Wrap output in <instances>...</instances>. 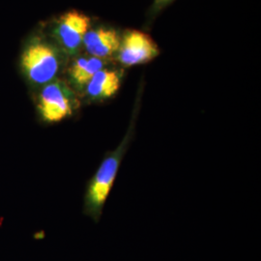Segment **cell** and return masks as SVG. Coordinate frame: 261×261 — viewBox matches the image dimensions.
Segmentation results:
<instances>
[{
    "instance_id": "obj_1",
    "label": "cell",
    "mask_w": 261,
    "mask_h": 261,
    "mask_svg": "<svg viewBox=\"0 0 261 261\" xmlns=\"http://www.w3.org/2000/svg\"><path fill=\"white\" fill-rule=\"evenodd\" d=\"M135 120L130 123L127 134L119 146L112 151L103 159L93 178L89 182L84 198V211L95 221H98L102 214L103 205L110 195L112 185L121 165L122 159L129 147L134 135Z\"/></svg>"
},
{
    "instance_id": "obj_7",
    "label": "cell",
    "mask_w": 261,
    "mask_h": 261,
    "mask_svg": "<svg viewBox=\"0 0 261 261\" xmlns=\"http://www.w3.org/2000/svg\"><path fill=\"white\" fill-rule=\"evenodd\" d=\"M122 77V71L102 69L86 85V96L92 101H103L112 98L120 89Z\"/></svg>"
},
{
    "instance_id": "obj_9",
    "label": "cell",
    "mask_w": 261,
    "mask_h": 261,
    "mask_svg": "<svg viewBox=\"0 0 261 261\" xmlns=\"http://www.w3.org/2000/svg\"><path fill=\"white\" fill-rule=\"evenodd\" d=\"M174 0H154L152 7L149 11L150 17H156L162 10L165 9L169 4H171Z\"/></svg>"
},
{
    "instance_id": "obj_6",
    "label": "cell",
    "mask_w": 261,
    "mask_h": 261,
    "mask_svg": "<svg viewBox=\"0 0 261 261\" xmlns=\"http://www.w3.org/2000/svg\"><path fill=\"white\" fill-rule=\"evenodd\" d=\"M120 43V36L113 28H101L89 30L84 39L86 51L90 56L103 60L118 53Z\"/></svg>"
},
{
    "instance_id": "obj_5",
    "label": "cell",
    "mask_w": 261,
    "mask_h": 261,
    "mask_svg": "<svg viewBox=\"0 0 261 261\" xmlns=\"http://www.w3.org/2000/svg\"><path fill=\"white\" fill-rule=\"evenodd\" d=\"M160 55L158 45L148 34L130 29L122 37L118 49V61L124 67L147 63Z\"/></svg>"
},
{
    "instance_id": "obj_8",
    "label": "cell",
    "mask_w": 261,
    "mask_h": 261,
    "mask_svg": "<svg viewBox=\"0 0 261 261\" xmlns=\"http://www.w3.org/2000/svg\"><path fill=\"white\" fill-rule=\"evenodd\" d=\"M106 61L93 56L79 57L69 69V77L71 84L80 91L84 90L91 79L99 71L103 69Z\"/></svg>"
},
{
    "instance_id": "obj_4",
    "label": "cell",
    "mask_w": 261,
    "mask_h": 261,
    "mask_svg": "<svg viewBox=\"0 0 261 261\" xmlns=\"http://www.w3.org/2000/svg\"><path fill=\"white\" fill-rule=\"evenodd\" d=\"M91 20L84 13L71 11L56 21L54 34L57 43L68 55L75 56L84 45V39L89 31Z\"/></svg>"
},
{
    "instance_id": "obj_2",
    "label": "cell",
    "mask_w": 261,
    "mask_h": 261,
    "mask_svg": "<svg viewBox=\"0 0 261 261\" xmlns=\"http://www.w3.org/2000/svg\"><path fill=\"white\" fill-rule=\"evenodd\" d=\"M21 66L28 81L46 85L55 81L61 66V56L56 47L45 42L29 45L21 58Z\"/></svg>"
},
{
    "instance_id": "obj_3",
    "label": "cell",
    "mask_w": 261,
    "mask_h": 261,
    "mask_svg": "<svg viewBox=\"0 0 261 261\" xmlns=\"http://www.w3.org/2000/svg\"><path fill=\"white\" fill-rule=\"evenodd\" d=\"M76 109L75 94L67 84L56 80L46 84L39 95L38 111L47 123H57L71 116Z\"/></svg>"
}]
</instances>
